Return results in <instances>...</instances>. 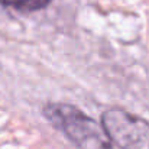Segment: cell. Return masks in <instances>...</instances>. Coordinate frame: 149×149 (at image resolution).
I'll use <instances>...</instances> for the list:
<instances>
[{"label": "cell", "instance_id": "7a4b0ae2", "mask_svg": "<svg viewBox=\"0 0 149 149\" xmlns=\"http://www.w3.org/2000/svg\"><path fill=\"white\" fill-rule=\"evenodd\" d=\"M101 126L111 143L122 149H149V123L122 109L101 116Z\"/></svg>", "mask_w": 149, "mask_h": 149}, {"label": "cell", "instance_id": "3957f363", "mask_svg": "<svg viewBox=\"0 0 149 149\" xmlns=\"http://www.w3.org/2000/svg\"><path fill=\"white\" fill-rule=\"evenodd\" d=\"M49 1L51 0H0V3L4 6H10V7H15L17 10H25V12L42 9Z\"/></svg>", "mask_w": 149, "mask_h": 149}, {"label": "cell", "instance_id": "6da1fadb", "mask_svg": "<svg viewBox=\"0 0 149 149\" xmlns=\"http://www.w3.org/2000/svg\"><path fill=\"white\" fill-rule=\"evenodd\" d=\"M44 113L78 149H113L103 126L81 110L70 104H49Z\"/></svg>", "mask_w": 149, "mask_h": 149}]
</instances>
